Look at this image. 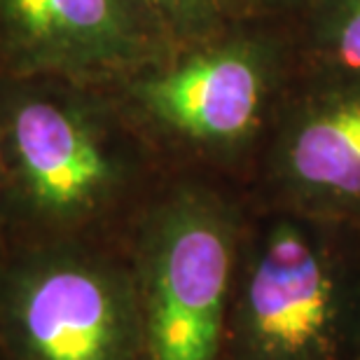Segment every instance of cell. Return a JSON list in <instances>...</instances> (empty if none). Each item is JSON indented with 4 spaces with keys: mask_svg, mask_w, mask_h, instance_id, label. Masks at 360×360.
<instances>
[{
    "mask_svg": "<svg viewBox=\"0 0 360 360\" xmlns=\"http://www.w3.org/2000/svg\"><path fill=\"white\" fill-rule=\"evenodd\" d=\"M167 174L110 87L0 75V246H124Z\"/></svg>",
    "mask_w": 360,
    "mask_h": 360,
    "instance_id": "6da1fadb",
    "label": "cell"
},
{
    "mask_svg": "<svg viewBox=\"0 0 360 360\" xmlns=\"http://www.w3.org/2000/svg\"><path fill=\"white\" fill-rule=\"evenodd\" d=\"M220 360H360V227L250 201Z\"/></svg>",
    "mask_w": 360,
    "mask_h": 360,
    "instance_id": "7a4b0ae2",
    "label": "cell"
},
{
    "mask_svg": "<svg viewBox=\"0 0 360 360\" xmlns=\"http://www.w3.org/2000/svg\"><path fill=\"white\" fill-rule=\"evenodd\" d=\"M248 194L229 180L169 171L124 250L139 314V360H220Z\"/></svg>",
    "mask_w": 360,
    "mask_h": 360,
    "instance_id": "3957f363",
    "label": "cell"
},
{
    "mask_svg": "<svg viewBox=\"0 0 360 360\" xmlns=\"http://www.w3.org/2000/svg\"><path fill=\"white\" fill-rule=\"evenodd\" d=\"M269 82L262 47L211 35L176 47L110 89L169 171L239 185L232 169L253 146Z\"/></svg>",
    "mask_w": 360,
    "mask_h": 360,
    "instance_id": "277c9868",
    "label": "cell"
},
{
    "mask_svg": "<svg viewBox=\"0 0 360 360\" xmlns=\"http://www.w3.org/2000/svg\"><path fill=\"white\" fill-rule=\"evenodd\" d=\"M0 360H139L124 246H0Z\"/></svg>",
    "mask_w": 360,
    "mask_h": 360,
    "instance_id": "5b68a950",
    "label": "cell"
},
{
    "mask_svg": "<svg viewBox=\"0 0 360 360\" xmlns=\"http://www.w3.org/2000/svg\"><path fill=\"white\" fill-rule=\"evenodd\" d=\"M174 49L146 0H0V75L112 87Z\"/></svg>",
    "mask_w": 360,
    "mask_h": 360,
    "instance_id": "8992f818",
    "label": "cell"
},
{
    "mask_svg": "<svg viewBox=\"0 0 360 360\" xmlns=\"http://www.w3.org/2000/svg\"><path fill=\"white\" fill-rule=\"evenodd\" d=\"M246 194L253 204L360 227V80L314 94L288 115Z\"/></svg>",
    "mask_w": 360,
    "mask_h": 360,
    "instance_id": "52a82bcc",
    "label": "cell"
},
{
    "mask_svg": "<svg viewBox=\"0 0 360 360\" xmlns=\"http://www.w3.org/2000/svg\"><path fill=\"white\" fill-rule=\"evenodd\" d=\"M316 42L335 63L360 75V0H319Z\"/></svg>",
    "mask_w": 360,
    "mask_h": 360,
    "instance_id": "ba28073f",
    "label": "cell"
},
{
    "mask_svg": "<svg viewBox=\"0 0 360 360\" xmlns=\"http://www.w3.org/2000/svg\"><path fill=\"white\" fill-rule=\"evenodd\" d=\"M146 3L153 7L176 47L215 35L225 7V0H146Z\"/></svg>",
    "mask_w": 360,
    "mask_h": 360,
    "instance_id": "9c48e42d",
    "label": "cell"
}]
</instances>
